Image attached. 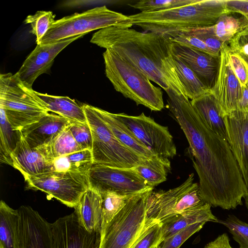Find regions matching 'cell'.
Returning a JSON list of instances; mask_svg holds the SVG:
<instances>
[{
	"label": "cell",
	"instance_id": "13",
	"mask_svg": "<svg viewBox=\"0 0 248 248\" xmlns=\"http://www.w3.org/2000/svg\"><path fill=\"white\" fill-rule=\"evenodd\" d=\"M51 248H98L100 235L82 227L74 213L51 223Z\"/></svg>",
	"mask_w": 248,
	"mask_h": 248
},
{
	"label": "cell",
	"instance_id": "27",
	"mask_svg": "<svg viewBox=\"0 0 248 248\" xmlns=\"http://www.w3.org/2000/svg\"><path fill=\"white\" fill-rule=\"evenodd\" d=\"M248 26V21L237 13L227 12L222 15L217 23L210 27H203L208 33L228 45L234 35Z\"/></svg>",
	"mask_w": 248,
	"mask_h": 248
},
{
	"label": "cell",
	"instance_id": "11",
	"mask_svg": "<svg viewBox=\"0 0 248 248\" xmlns=\"http://www.w3.org/2000/svg\"><path fill=\"white\" fill-rule=\"evenodd\" d=\"M115 115L156 156L169 159L176 155V147L167 126L157 124L144 113L138 116L124 113Z\"/></svg>",
	"mask_w": 248,
	"mask_h": 248
},
{
	"label": "cell",
	"instance_id": "24",
	"mask_svg": "<svg viewBox=\"0 0 248 248\" xmlns=\"http://www.w3.org/2000/svg\"><path fill=\"white\" fill-rule=\"evenodd\" d=\"M193 108L207 126L214 132L227 140L225 123L220 114L215 96L210 92L190 101Z\"/></svg>",
	"mask_w": 248,
	"mask_h": 248
},
{
	"label": "cell",
	"instance_id": "47",
	"mask_svg": "<svg viewBox=\"0 0 248 248\" xmlns=\"http://www.w3.org/2000/svg\"><path fill=\"white\" fill-rule=\"evenodd\" d=\"M156 248H160L159 247V246H158V247H157Z\"/></svg>",
	"mask_w": 248,
	"mask_h": 248
},
{
	"label": "cell",
	"instance_id": "40",
	"mask_svg": "<svg viewBox=\"0 0 248 248\" xmlns=\"http://www.w3.org/2000/svg\"><path fill=\"white\" fill-rule=\"evenodd\" d=\"M228 56L231 68L242 88L247 87L248 86V63L240 55L231 51L229 47Z\"/></svg>",
	"mask_w": 248,
	"mask_h": 248
},
{
	"label": "cell",
	"instance_id": "4",
	"mask_svg": "<svg viewBox=\"0 0 248 248\" xmlns=\"http://www.w3.org/2000/svg\"><path fill=\"white\" fill-rule=\"evenodd\" d=\"M103 56L106 77L114 89L125 97L153 111H161L164 107L163 92L137 68L109 50Z\"/></svg>",
	"mask_w": 248,
	"mask_h": 248
},
{
	"label": "cell",
	"instance_id": "37",
	"mask_svg": "<svg viewBox=\"0 0 248 248\" xmlns=\"http://www.w3.org/2000/svg\"><path fill=\"white\" fill-rule=\"evenodd\" d=\"M227 227L233 239L238 244L239 248H248V223L233 215H229L218 222Z\"/></svg>",
	"mask_w": 248,
	"mask_h": 248
},
{
	"label": "cell",
	"instance_id": "39",
	"mask_svg": "<svg viewBox=\"0 0 248 248\" xmlns=\"http://www.w3.org/2000/svg\"><path fill=\"white\" fill-rule=\"evenodd\" d=\"M69 130L81 150L92 149L93 138L88 123L72 121Z\"/></svg>",
	"mask_w": 248,
	"mask_h": 248
},
{
	"label": "cell",
	"instance_id": "32",
	"mask_svg": "<svg viewBox=\"0 0 248 248\" xmlns=\"http://www.w3.org/2000/svg\"><path fill=\"white\" fill-rule=\"evenodd\" d=\"M170 168L169 160H159L149 165H139L132 168L146 184L152 187L166 180Z\"/></svg>",
	"mask_w": 248,
	"mask_h": 248
},
{
	"label": "cell",
	"instance_id": "28",
	"mask_svg": "<svg viewBox=\"0 0 248 248\" xmlns=\"http://www.w3.org/2000/svg\"><path fill=\"white\" fill-rule=\"evenodd\" d=\"M69 126L35 148L51 163L59 157L81 150L73 137Z\"/></svg>",
	"mask_w": 248,
	"mask_h": 248
},
{
	"label": "cell",
	"instance_id": "19",
	"mask_svg": "<svg viewBox=\"0 0 248 248\" xmlns=\"http://www.w3.org/2000/svg\"><path fill=\"white\" fill-rule=\"evenodd\" d=\"M11 157L13 167L24 177L53 171L52 163L36 149L31 148L22 134Z\"/></svg>",
	"mask_w": 248,
	"mask_h": 248
},
{
	"label": "cell",
	"instance_id": "18",
	"mask_svg": "<svg viewBox=\"0 0 248 248\" xmlns=\"http://www.w3.org/2000/svg\"><path fill=\"white\" fill-rule=\"evenodd\" d=\"M223 118L228 142L248 189V113L236 110Z\"/></svg>",
	"mask_w": 248,
	"mask_h": 248
},
{
	"label": "cell",
	"instance_id": "5",
	"mask_svg": "<svg viewBox=\"0 0 248 248\" xmlns=\"http://www.w3.org/2000/svg\"><path fill=\"white\" fill-rule=\"evenodd\" d=\"M93 138V163L119 168L149 165L161 158H147L123 144L114 136L92 106L82 104Z\"/></svg>",
	"mask_w": 248,
	"mask_h": 248
},
{
	"label": "cell",
	"instance_id": "21",
	"mask_svg": "<svg viewBox=\"0 0 248 248\" xmlns=\"http://www.w3.org/2000/svg\"><path fill=\"white\" fill-rule=\"evenodd\" d=\"M74 209V213L82 227L89 232L100 233L102 197L99 190L90 186Z\"/></svg>",
	"mask_w": 248,
	"mask_h": 248
},
{
	"label": "cell",
	"instance_id": "30",
	"mask_svg": "<svg viewBox=\"0 0 248 248\" xmlns=\"http://www.w3.org/2000/svg\"><path fill=\"white\" fill-rule=\"evenodd\" d=\"M0 161L13 167L11 154L21 137L19 130H14L7 119L4 110L0 108Z\"/></svg>",
	"mask_w": 248,
	"mask_h": 248
},
{
	"label": "cell",
	"instance_id": "8",
	"mask_svg": "<svg viewBox=\"0 0 248 248\" xmlns=\"http://www.w3.org/2000/svg\"><path fill=\"white\" fill-rule=\"evenodd\" d=\"M111 26L130 28L132 26L128 16L110 10L105 5L97 7L55 20L42 38L40 45L56 43Z\"/></svg>",
	"mask_w": 248,
	"mask_h": 248
},
{
	"label": "cell",
	"instance_id": "12",
	"mask_svg": "<svg viewBox=\"0 0 248 248\" xmlns=\"http://www.w3.org/2000/svg\"><path fill=\"white\" fill-rule=\"evenodd\" d=\"M87 174L90 186L100 192L109 190L130 196L152 187L132 168H119L93 163Z\"/></svg>",
	"mask_w": 248,
	"mask_h": 248
},
{
	"label": "cell",
	"instance_id": "9",
	"mask_svg": "<svg viewBox=\"0 0 248 248\" xmlns=\"http://www.w3.org/2000/svg\"><path fill=\"white\" fill-rule=\"evenodd\" d=\"M194 179L192 173L175 188L152 191L147 201L146 220L162 222L186 209L205 203L200 196L199 185L194 182Z\"/></svg>",
	"mask_w": 248,
	"mask_h": 248
},
{
	"label": "cell",
	"instance_id": "26",
	"mask_svg": "<svg viewBox=\"0 0 248 248\" xmlns=\"http://www.w3.org/2000/svg\"><path fill=\"white\" fill-rule=\"evenodd\" d=\"M36 94L43 102L49 111L54 112L71 121L87 123L82 105L68 96H59L42 93Z\"/></svg>",
	"mask_w": 248,
	"mask_h": 248
},
{
	"label": "cell",
	"instance_id": "33",
	"mask_svg": "<svg viewBox=\"0 0 248 248\" xmlns=\"http://www.w3.org/2000/svg\"><path fill=\"white\" fill-rule=\"evenodd\" d=\"M101 192L102 197L101 231L123 208L132 195H123L109 190Z\"/></svg>",
	"mask_w": 248,
	"mask_h": 248
},
{
	"label": "cell",
	"instance_id": "20",
	"mask_svg": "<svg viewBox=\"0 0 248 248\" xmlns=\"http://www.w3.org/2000/svg\"><path fill=\"white\" fill-rule=\"evenodd\" d=\"M71 122L59 115L48 113L38 121L24 127L20 132L29 145L34 149L47 142L68 127Z\"/></svg>",
	"mask_w": 248,
	"mask_h": 248
},
{
	"label": "cell",
	"instance_id": "22",
	"mask_svg": "<svg viewBox=\"0 0 248 248\" xmlns=\"http://www.w3.org/2000/svg\"><path fill=\"white\" fill-rule=\"evenodd\" d=\"M211 206L206 203L186 210L161 222L162 240L186 227L199 222L218 223L219 219L212 213Z\"/></svg>",
	"mask_w": 248,
	"mask_h": 248
},
{
	"label": "cell",
	"instance_id": "44",
	"mask_svg": "<svg viewBox=\"0 0 248 248\" xmlns=\"http://www.w3.org/2000/svg\"><path fill=\"white\" fill-rule=\"evenodd\" d=\"M204 248H233L230 244V239L226 233L217 236L215 239L207 243Z\"/></svg>",
	"mask_w": 248,
	"mask_h": 248
},
{
	"label": "cell",
	"instance_id": "2",
	"mask_svg": "<svg viewBox=\"0 0 248 248\" xmlns=\"http://www.w3.org/2000/svg\"><path fill=\"white\" fill-rule=\"evenodd\" d=\"M90 42L127 62L165 91L186 95L178 77L172 42L162 34L111 26L95 32Z\"/></svg>",
	"mask_w": 248,
	"mask_h": 248
},
{
	"label": "cell",
	"instance_id": "35",
	"mask_svg": "<svg viewBox=\"0 0 248 248\" xmlns=\"http://www.w3.org/2000/svg\"><path fill=\"white\" fill-rule=\"evenodd\" d=\"M55 16L51 11H37L33 15H30L25 20L26 24H30L31 32L36 36L37 45H40L41 40L50 26L55 21Z\"/></svg>",
	"mask_w": 248,
	"mask_h": 248
},
{
	"label": "cell",
	"instance_id": "15",
	"mask_svg": "<svg viewBox=\"0 0 248 248\" xmlns=\"http://www.w3.org/2000/svg\"><path fill=\"white\" fill-rule=\"evenodd\" d=\"M83 35L45 45H37L16 73L19 78L25 85L32 88L34 81L40 75L49 72L57 55L70 43Z\"/></svg>",
	"mask_w": 248,
	"mask_h": 248
},
{
	"label": "cell",
	"instance_id": "42",
	"mask_svg": "<svg viewBox=\"0 0 248 248\" xmlns=\"http://www.w3.org/2000/svg\"><path fill=\"white\" fill-rule=\"evenodd\" d=\"M228 46L231 51L248 58V26L236 33Z\"/></svg>",
	"mask_w": 248,
	"mask_h": 248
},
{
	"label": "cell",
	"instance_id": "6",
	"mask_svg": "<svg viewBox=\"0 0 248 248\" xmlns=\"http://www.w3.org/2000/svg\"><path fill=\"white\" fill-rule=\"evenodd\" d=\"M0 108L12 128L19 131L49 112L36 91L25 85L16 73L0 75Z\"/></svg>",
	"mask_w": 248,
	"mask_h": 248
},
{
	"label": "cell",
	"instance_id": "36",
	"mask_svg": "<svg viewBox=\"0 0 248 248\" xmlns=\"http://www.w3.org/2000/svg\"><path fill=\"white\" fill-rule=\"evenodd\" d=\"M197 0H140L130 6L141 13L168 10L189 5Z\"/></svg>",
	"mask_w": 248,
	"mask_h": 248
},
{
	"label": "cell",
	"instance_id": "31",
	"mask_svg": "<svg viewBox=\"0 0 248 248\" xmlns=\"http://www.w3.org/2000/svg\"><path fill=\"white\" fill-rule=\"evenodd\" d=\"M173 56L178 77L189 99L192 100L210 92L182 60L174 54Z\"/></svg>",
	"mask_w": 248,
	"mask_h": 248
},
{
	"label": "cell",
	"instance_id": "14",
	"mask_svg": "<svg viewBox=\"0 0 248 248\" xmlns=\"http://www.w3.org/2000/svg\"><path fill=\"white\" fill-rule=\"evenodd\" d=\"M220 57L217 80L211 92L215 97L220 114L223 118L237 110V103L242 96L243 88L230 65L228 45L221 50Z\"/></svg>",
	"mask_w": 248,
	"mask_h": 248
},
{
	"label": "cell",
	"instance_id": "25",
	"mask_svg": "<svg viewBox=\"0 0 248 248\" xmlns=\"http://www.w3.org/2000/svg\"><path fill=\"white\" fill-rule=\"evenodd\" d=\"M20 215L18 209L0 202V248H20Z\"/></svg>",
	"mask_w": 248,
	"mask_h": 248
},
{
	"label": "cell",
	"instance_id": "38",
	"mask_svg": "<svg viewBox=\"0 0 248 248\" xmlns=\"http://www.w3.org/2000/svg\"><path fill=\"white\" fill-rule=\"evenodd\" d=\"M203 222L190 225L167 238L159 246L160 248H180L192 235L199 231L204 225Z\"/></svg>",
	"mask_w": 248,
	"mask_h": 248
},
{
	"label": "cell",
	"instance_id": "7",
	"mask_svg": "<svg viewBox=\"0 0 248 248\" xmlns=\"http://www.w3.org/2000/svg\"><path fill=\"white\" fill-rule=\"evenodd\" d=\"M149 187L131 196L123 208L101 231L98 248H131L145 224Z\"/></svg>",
	"mask_w": 248,
	"mask_h": 248
},
{
	"label": "cell",
	"instance_id": "34",
	"mask_svg": "<svg viewBox=\"0 0 248 248\" xmlns=\"http://www.w3.org/2000/svg\"><path fill=\"white\" fill-rule=\"evenodd\" d=\"M162 242L161 222L147 220L141 233L131 248H156Z\"/></svg>",
	"mask_w": 248,
	"mask_h": 248
},
{
	"label": "cell",
	"instance_id": "23",
	"mask_svg": "<svg viewBox=\"0 0 248 248\" xmlns=\"http://www.w3.org/2000/svg\"><path fill=\"white\" fill-rule=\"evenodd\" d=\"M93 107L97 114L123 144L142 157L147 158H160L153 155L137 139L134 133L116 116L115 113Z\"/></svg>",
	"mask_w": 248,
	"mask_h": 248
},
{
	"label": "cell",
	"instance_id": "16",
	"mask_svg": "<svg viewBox=\"0 0 248 248\" xmlns=\"http://www.w3.org/2000/svg\"><path fill=\"white\" fill-rule=\"evenodd\" d=\"M20 248H51V223L29 205L18 209Z\"/></svg>",
	"mask_w": 248,
	"mask_h": 248
},
{
	"label": "cell",
	"instance_id": "1",
	"mask_svg": "<svg viewBox=\"0 0 248 248\" xmlns=\"http://www.w3.org/2000/svg\"><path fill=\"white\" fill-rule=\"evenodd\" d=\"M166 93L169 108L189 143L202 200L225 210L241 205L248 189L228 141L207 126L186 96L171 89Z\"/></svg>",
	"mask_w": 248,
	"mask_h": 248
},
{
	"label": "cell",
	"instance_id": "17",
	"mask_svg": "<svg viewBox=\"0 0 248 248\" xmlns=\"http://www.w3.org/2000/svg\"><path fill=\"white\" fill-rule=\"evenodd\" d=\"M172 51L211 92L217 80L220 63V56L173 42Z\"/></svg>",
	"mask_w": 248,
	"mask_h": 248
},
{
	"label": "cell",
	"instance_id": "45",
	"mask_svg": "<svg viewBox=\"0 0 248 248\" xmlns=\"http://www.w3.org/2000/svg\"><path fill=\"white\" fill-rule=\"evenodd\" d=\"M237 110L248 113V86L243 88L242 96L237 103Z\"/></svg>",
	"mask_w": 248,
	"mask_h": 248
},
{
	"label": "cell",
	"instance_id": "43",
	"mask_svg": "<svg viewBox=\"0 0 248 248\" xmlns=\"http://www.w3.org/2000/svg\"><path fill=\"white\" fill-rule=\"evenodd\" d=\"M225 5L227 12L240 14L248 21V0H225Z\"/></svg>",
	"mask_w": 248,
	"mask_h": 248
},
{
	"label": "cell",
	"instance_id": "3",
	"mask_svg": "<svg viewBox=\"0 0 248 248\" xmlns=\"http://www.w3.org/2000/svg\"><path fill=\"white\" fill-rule=\"evenodd\" d=\"M227 12L225 0H197L168 10L128 16L133 25L170 37L186 30L210 27Z\"/></svg>",
	"mask_w": 248,
	"mask_h": 248
},
{
	"label": "cell",
	"instance_id": "46",
	"mask_svg": "<svg viewBox=\"0 0 248 248\" xmlns=\"http://www.w3.org/2000/svg\"><path fill=\"white\" fill-rule=\"evenodd\" d=\"M244 199H245L246 206L248 211V192H247L246 195L245 196V197Z\"/></svg>",
	"mask_w": 248,
	"mask_h": 248
},
{
	"label": "cell",
	"instance_id": "10",
	"mask_svg": "<svg viewBox=\"0 0 248 248\" xmlns=\"http://www.w3.org/2000/svg\"><path fill=\"white\" fill-rule=\"evenodd\" d=\"M24 177L27 188L41 190L71 208L90 187L86 173L53 171Z\"/></svg>",
	"mask_w": 248,
	"mask_h": 248
},
{
	"label": "cell",
	"instance_id": "29",
	"mask_svg": "<svg viewBox=\"0 0 248 248\" xmlns=\"http://www.w3.org/2000/svg\"><path fill=\"white\" fill-rule=\"evenodd\" d=\"M93 163L92 150H81L55 159L52 163L53 171L87 174Z\"/></svg>",
	"mask_w": 248,
	"mask_h": 248
},
{
	"label": "cell",
	"instance_id": "41",
	"mask_svg": "<svg viewBox=\"0 0 248 248\" xmlns=\"http://www.w3.org/2000/svg\"><path fill=\"white\" fill-rule=\"evenodd\" d=\"M182 31L191 35L202 41L217 56L220 55L221 50L226 45L215 37L207 32L203 28L189 29Z\"/></svg>",
	"mask_w": 248,
	"mask_h": 248
}]
</instances>
